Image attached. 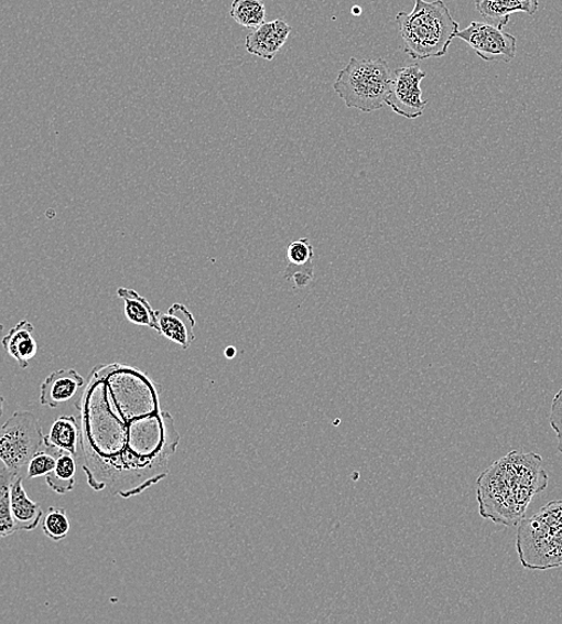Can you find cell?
Masks as SVG:
<instances>
[{
  "label": "cell",
  "instance_id": "obj_1",
  "mask_svg": "<svg viewBox=\"0 0 562 624\" xmlns=\"http://www.w3.org/2000/svg\"><path fill=\"white\" fill-rule=\"evenodd\" d=\"M76 407L82 469L94 492L130 498L169 476L181 435L145 373L128 364L95 366Z\"/></svg>",
  "mask_w": 562,
  "mask_h": 624
},
{
  "label": "cell",
  "instance_id": "obj_2",
  "mask_svg": "<svg viewBox=\"0 0 562 624\" xmlns=\"http://www.w3.org/2000/svg\"><path fill=\"white\" fill-rule=\"evenodd\" d=\"M550 477L537 453L512 451L478 477L476 496L479 515L498 525L518 526L531 501L547 489Z\"/></svg>",
  "mask_w": 562,
  "mask_h": 624
},
{
  "label": "cell",
  "instance_id": "obj_3",
  "mask_svg": "<svg viewBox=\"0 0 562 624\" xmlns=\"http://www.w3.org/2000/svg\"><path fill=\"white\" fill-rule=\"evenodd\" d=\"M404 52L413 60L444 57L460 32V23L452 18L443 0H415L413 11L397 13Z\"/></svg>",
  "mask_w": 562,
  "mask_h": 624
},
{
  "label": "cell",
  "instance_id": "obj_4",
  "mask_svg": "<svg viewBox=\"0 0 562 624\" xmlns=\"http://www.w3.org/2000/svg\"><path fill=\"white\" fill-rule=\"evenodd\" d=\"M516 548L529 571L562 567V501H552L518 524Z\"/></svg>",
  "mask_w": 562,
  "mask_h": 624
},
{
  "label": "cell",
  "instance_id": "obj_5",
  "mask_svg": "<svg viewBox=\"0 0 562 624\" xmlns=\"http://www.w3.org/2000/svg\"><path fill=\"white\" fill-rule=\"evenodd\" d=\"M392 74L386 60L352 57L334 84V90L347 107L372 114L387 105Z\"/></svg>",
  "mask_w": 562,
  "mask_h": 624
},
{
  "label": "cell",
  "instance_id": "obj_6",
  "mask_svg": "<svg viewBox=\"0 0 562 624\" xmlns=\"http://www.w3.org/2000/svg\"><path fill=\"white\" fill-rule=\"evenodd\" d=\"M44 445L43 428L32 412L13 413L0 430V460L11 472L20 473L29 466Z\"/></svg>",
  "mask_w": 562,
  "mask_h": 624
},
{
  "label": "cell",
  "instance_id": "obj_7",
  "mask_svg": "<svg viewBox=\"0 0 562 624\" xmlns=\"http://www.w3.org/2000/svg\"><path fill=\"white\" fill-rule=\"evenodd\" d=\"M456 37L467 43L486 62L510 63L516 58L517 39L488 22H472Z\"/></svg>",
  "mask_w": 562,
  "mask_h": 624
},
{
  "label": "cell",
  "instance_id": "obj_8",
  "mask_svg": "<svg viewBox=\"0 0 562 624\" xmlns=\"http://www.w3.org/2000/svg\"><path fill=\"white\" fill-rule=\"evenodd\" d=\"M428 74L419 64L400 67L392 75L387 105L407 119H417L426 110L429 100L422 99L421 83Z\"/></svg>",
  "mask_w": 562,
  "mask_h": 624
},
{
  "label": "cell",
  "instance_id": "obj_9",
  "mask_svg": "<svg viewBox=\"0 0 562 624\" xmlns=\"http://www.w3.org/2000/svg\"><path fill=\"white\" fill-rule=\"evenodd\" d=\"M292 26L279 19L266 22L246 37L245 47L253 56L272 61L290 37Z\"/></svg>",
  "mask_w": 562,
  "mask_h": 624
},
{
  "label": "cell",
  "instance_id": "obj_10",
  "mask_svg": "<svg viewBox=\"0 0 562 624\" xmlns=\"http://www.w3.org/2000/svg\"><path fill=\"white\" fill-rule=\"evenodd\" d=\"M158 333L187 349L195 342L196 320L183 304H173L167 312L158 311Z\"/></svg>",
  "mask_w": 562,
  "mask_h": 624
},
{
  "label": "cell",
  "instance_id": "obj_11",
  "mask_svg": "<svg viewBox=\"0 0 562 624\" xmlns=\"http://www.w3.org/2000/svg\"><path fill=\"white\" fill-rule=\"evenodd\" d=\"M85 385L86 379L74 369L54 372L41 385L40 402L57 409L60 405L71 401Z\"/></svg>",
  "mask_w": 562,
  "mask_h": 624
},
{
  "label": "cell",
  "instance_id": "obj_12",
  "mask_svg": "<svg viewBox=\"0 0 562 624\" xmlns=\"http://www.w3.org/2000/svg\"><path fill=\"white\" fill-rule=\"evenodd\" d=\"M288 266L284 278L293 280L296 289L309 287L314 278V250L309 238H301L287 249Z\"/></svg>",
  "mask_w": 562,
  "mask_h": 624
},
{
  "label": "cell",
  "instance_id": "obj_13",
  "mask_svg": "<svg viewBox=\"0 0 562 624\" xmlns=\"http://www.w3.org/2000/svg\"><path fill=\"white\" fill-rule=\"evenodd\" d=\"M475 7L486 22L502 30L509 24L512 13L525 12L533 17L540 3L539 0H475Z\"/></svg>",
  "mask_w": 562,
  "mask_h": 624
},
{
  "label": "cell",
  "instance_id": "obj_14",
  "mask_svg": "<svg viewBox=\"0 0 562 624\" xmlns=\"http://www.w3.org/2000/svg\"><path fill=\"white\" fill-rule=\"evenodd\" d=\"M11 514L17 531H33L43 519V509L26 495L23 478L18 474L11 482Z\"/></svg>",
  "mask_w": 562,
  "mask_h": 624
},
{
  "label": "cell",
  "instance_id": "obj_15",
  "mask_svg": "<svg viewBox=\"0 0 562 624\" xmlns=\"http://www.w3.org/2000/svg\"><path fill=\"white\" fill-rule=\"evenodd\" d=\"M34 327L29 321H21L3 338V346L9 356L25 369L37 354V344L33 336Z\"/></svg>",
  "mask_w": 562,
  "mask_h": 624
},
{
  "label": "cell",
  "instance_id": "obj_16",
  "mask_svg": "<svg viewBox=\"0 0 562 624\" xmlns=\"http://www.w3.org/2000/svg\"><path fill=\"white\" fill-rule=\"evenodd\" d=\"M80 440V426L74 416H62L53 423L45 445L61 452L77 455V442Z\"/></svg>",
  "mask_w": 562,
  "mask_h": 624
},
{
  "label": "cell",
  "instance_id": "obj_17",
  "mask_svg": "<svg viewBox=\"0 0 562 624\" xmlns=\"http://www.w3.org/2000/svg\"><path fill=\"white\" fill-rule=\"evenodd\" d=\"M118 295L126 303L128 320L141 327L159 331L158 311L139 292L126 288L118 289Z\"/></svg>",
  "mask_w": 562,
  "mask_h": 624
},
{
  "label": "cell",
  "instance_id": "obj_18",
  "mask_svg": "<svg viewBox=\"0 0 562 624\" xmlns=\"http://www.w3.org/2000/svg\"><path fill=\"white\" fill-rule=\"evenodd\" d=\"M76 472L75 455L61 452L56 467L46 476V483L54 493L65 495L74 489Z\"/></svg>",
  "mask_w": 562,
  "mask_h": 624
},
{
  "label": "cell",
  "instance_id": "obj_19",
  "mask_svg": "<svg viewBox=\"0 0 562 624\" xmlns=\"http://www.w3.org/2000/svg\"><path fill=\"white\" fill-rule=\"evenodd\" d=\"M230 18L245 29L256 30L266 23L267 9L263 0H233Z\"/></svg>",
  "mask_w": 562,
  "mask_h": 624
},
{
  "label": "cell",
  "instance_id": "obj_20",
  "mask_svg": "<svg viewBox=\"0 0 562 624\" xmlns=\"http://www.w3.org/2000/svg\"><path fill=\"white\" fill-rule=\"evenodd\" d=\"M20 473L9 471L3 464L0 469V537L6 538L17 531L11 514V482Z\"/></svg>",
  "mask_w": 562,
  "mask_h": 624
},
{
  "label": "cell",
  "instance_id": "obj_21",
  "mask_svg": "<svg viewBox=\"0 0 562 624\" xmlns=\"http://www.w3.org/2000/svg\"><path fill=\"white\" fill-rule=\"evenodd\" d=\"M45 535L54 541H61L71 532V521L65 509L51 507L43 524Z\"/></svg>",
  "mask_w": 562,
  "mask_h": 624
},
{
  "label": "cell",
  "instance_id": "obj_22",
  "mask_svg": "<svg viewBox=\"0 0 562 624\" xmlns=\"http://www.w3.org/2000/svg\"><path fill=\"white\" fill-rule=\"evenodd\" d=\"M44 447L45 451H39L31 460L29 470H26V477L30 480L46 477L57 465V456L61 451Z\"/></svg>",
  "mask_w": 562,
  "mask_h": 624
},
{
  "label": "cell",
  "instance_id": "obj_23",
  "mask_svg": "<svg viewBox=\"0 0 562 624\" xmlns=\"http://www.w3.org/2000/svg\"><path fill=\"white\" fill-rule=\"evenodd\" d=\"M550 422L556 433L558 451L562 453V388L553 399Z\"/></svg>",
  "mask_w": 562,
  "mask_h": 624
},
{
  "label": "cell",
  "instance_id": "obj_24",
  "mask_svg": "<svg viewBox=\"0 0 562 624\" xmlns=\"http://www.w3.org/2000/svg\"><path fill=\"white\" fill-rule=\"evenodd\" d=\"M236 354H237V351H236L235 347H228V348L226 349V356H227V358H235Z\"/></svg>",
  "mask_w": 562,
  "mask_h": 624
},
{
  "label": "cell",
  "instance_id": "obj_25",
  "mask_svg": "<svg viewBox=\"0 0 562 624\" xmlns=\"http://www.w3.org/2000/svg\"><path fill=\"white\" fill-rule=\"evenodd\" d=\"M361 13V8L360 7H354L353 8V15H360Z\"/></svg>",
  "mask_w": 562,
  "mask_h": 624
}]
</instances>
